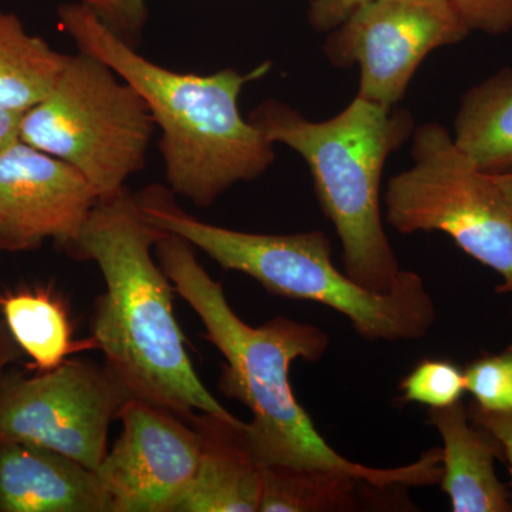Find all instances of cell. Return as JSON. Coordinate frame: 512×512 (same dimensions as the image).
<instances>
[{
    "label": "cell",
    "mask_w": 512,
    "mask_h": 512,
    "mask_svg": "<svg viewBox=\"0 0 512 512\" xmlns=\"http://www.w3.org/2000/svg\"><path fill=\"white\" fill-rule=\"evenodd\" d=\"M154 252L175 292L201 319L204 338L224 356L221 392L251 412L245 437L261 466L339 471L380 488L440 484V448H431L409 466L373 468L343 457L316 430L296 400L289 369L295 360L322 359L328 333L284 316L248 325L229 305L221 282L202 268L190 242L165 231Z\"/></svg>",
    "instance_id": "obj_1"
},
{
    "label": "cell",
    "mask_w": 512,
    "mask_h": 512,
    "mask_svg": "<svg viewBox=\"0 0 512 512\" xmlns=\"http://www.w3.org/2000/svg\"><path fill=\"white\" fill-rule=\"evenodd\" d=\"M164 229L127 187L96 202L66 251L99 266L106 292L92 319L93 348L133 399L187 421L194 413L238 420L195 373L174 315V285L154 259Z\"/></svg>",
    "instance_id": "obj_2"
},
{
    "label": "cell",
    "mask_w": 512,
    "mask_h": 512,
    "mask_svg": "<svg viewBox=\"0 0 512 512\" xmlns=\"http://www.w3.org/2000/svg\"><path fill=\"white\" fill-rule=\"evenodd\" d=\"M57 19L80 52L109 64L146 100L161 130L165 178L175 194L208 208L232 185L261 177L275 163V144L239 110L245 84L271 64L247 74L175 72L137 53L82 2L64 3Z\"/></svg>",
    "instance_id": "obj_3"
},
{
    "label": "cell",
    "mask_w": 512,
    "mask_h": 512,
    "mask_svg": "<svg viewBox=\"0 0 512 512\" xmlns=\"http://www.w3.org/2000/svg\"><path fill=\"white\" fill-rule=\"evenodd\" d=\"M249 121L308 164L320 207L338 232L345 274L367 291H393L406 271L384 231L380 184L387 158L414 133L412 113L356 96L338 116L315 123L265 100Z\"/></svg>",
    "instance_id": "obj_4"
},
{
    "label": "cell",
    "mask_w": 512,
    "mask_h": 512,
    "mask_svg": "<svg viewBox=\"0 0 512 512\" xmlns=\"http://www.w3.org/2000/svg\"><path fill=\"white\" fill-rule=\"evenodd\" d=\"M148 220L201 249L227 271L242 272L265 291L320 303L346 316L363 339L417 340L436 323V303L419 274L406 271L387 293L367 291L332 261L325 232L254 234L202 222L175 204L161 187L137 195Z\"/></svg>",
    "instance_id": "obj_5"
},
{
    "label": "cell",
    "mask_w": 512,
    "mask_h": 512,
    "mask_svg": "<svg viewBox=\"0 0 512 512\" xmlns=\"http://www.w3.org/2000/svg\"><path fill=\"white\" fill-rule=\"evenodd\" d=\"M156 123L146 100L109 64L69 55L53 89L20 121V140L73 165L99 200L143 170Z\"/></svg>",
    "instance_id": "obj_6"
},
{
    "label": "cell",
    "mask_w": 512,
    "mask_h": 512,
    "mask_svg": "<svg viewBox=\"0 0 512 512\" xmlns=\"http://www.w3.org/2000/svg\"><path fill=\"white\" fill-rule=\"evenodd\" d=\"M413 165L390 178L387 222L400 234L439 231L503 276L512 293V218L493 175L478 170L437 123L414 128Z\"/></svg>",
    "instance_id": "obj_7"
},
{
    "label": "cell",
    "mask_w": 512,
    "mask_h": 512,
    "mask_svg": "<svg viewBox=\"0 0 512 512\" xmlns=\"http://www.w3.org/2000/svg\"><path fill=\"white\" fill-rule=\"evenodd\" d=\"M131 399L106 365L67 359L33 376L0 377V443L47 448L96 471L111 421Z\"/></svg>",
    "instance_id": "obj_8"
},
{
    "label": "cell",
    "mask_w": 512,
    "mask_h": 512,
    "mask_svg": "<svg viewBox=\"0 0 512 512\" xmlns=\"http://www.w3.org/2000/svg\"><path fill=\"white\" fill-rule=\"evenodd\" d=\"M470 33L450 0H370L330 32L323 50L333 66H359L357 96L396 107L424 59Z\"/></svg>",
    "instance_id": "obj_9"
},
{
    "label": "cell",
    "mask_w": 512,
    "mask_h": 512,
    "mask_svg": "<svg viewBox=\"0 0 512 512\" xmlns=\"http://www.w3.org/2000/svg\"><path fill=\"white\" fill-rule=\"evenodd\" d=\"M117 419L123 430L96 470L110 512H173L197 470L200 434L181 417L133 397Z\"/></svg>",
    "instance_id": "obj_10"
},
{
    "label": "cell",
    "mask_w": 512,
    "mask_h": 512,
    "mask_svg": "<svg viewBox=\"0 0 512 512\" xmlns=\"http://www.w3.org/2000/svg\"><path fill=\"white\" fill-rule=\"evenodd\" d=\"M96 191L79 170L45 151L15 141L0 150V251L64 248L82 231Z\"/></svg>",
    "instance_id": "obj_11"
},
{
    "label": "cell",
    "mask_w": 512,
    "mask_h": 512,
    "mask_svg": "<svg viewBox=\"0 0 512 512\" xmlns=\"http://www.w3.org/2000/svg\"><path fill=\"white\" fill-rule=\"evenodd\" d=\"M0 512H110L96 471L20 443H0Z\"/></svg>",
    "instance_id": "obj_12"
},
{
    "label": "cell",
    "mask_w": 512,
    "mask_h": 512,
    "mask_svg": "<svg viewBox=\"0 0 512 512\" xmlns=\"http://www.w3.org/2000/svg\"><path fill=\"white\" fill-rule=\"evenodd\" d=\"M188 423L200 434V460L173 512L259 511L264 466L249 448L244 421L194 413Z\"/></svg>",
    "instance_id": "obj_13"
},
{
    "label": "cell",
    "mask_w": 512,
    "mask_h": 512,
    "mask_svg": "<svg viewBox=\"0 0 512 512\" xmlns=\"http://www.w3.org/2000/svg\"><path fill=\"white\" fill-rule=\"evenodd\" d=\"M431 426L439 431L441 488L454 512H507L511 500L495 474V460H504L500 443L471 421L467 406L458 402L429 410Z\"/></svg>",
    "instance_id": "obj_14"
},
{
    "label": "cell",
    "mask_w": 512,
    "mask_h": 512,
    "mask_svg": "<svg viewBox=\"0 0 512 512\" xmlns=\"http://www.w3.org/2000/svg\"><path fill=\"white\" fill-rule=\"evenodd\" d=\"M0 315L36 373L56 369L80 350L94 349L90 338L73 339L66 303L46 286L0 293Z\"/></svg>",
    "instance_id": "obj_15"
},
{
    "label": "cell",
    "mask_w": 512,
    "mask_h": 512,
    "mask_svg": "<svg viewBox=\"0 0 512 512\" xmlns=\"http://www.w3.org/2000/svg\"><path fill=\"white\" fill-rule=\"evenodd\" d=\"M453 140L483 173H511L512 69L500 70L464 94Z\"/></svg>",
    "instance_id": "obj_16"
},
{
    "label": "cell",
    "mask_w": 512,
    "mask_h": 512,
    "mask_svg": "<svg viewBox=\"0 0 512 512\" xmlns=\"http://www.w3.org/2000/svg\"><path fill=\"white\" fill-rule=\"evenodd\" d=\"M69 55L30 35L22 20L0 8V109L25 114L55 86Z\"/></svg>",
    "instance_id": "obj_17"
},
{
    "label": "cell",
    "mask_w": 512,
    "mask_h": 512,
    "mask_svg": "<svg viewBox=\"0 0 512 512\" xmlns=\"http://www.w3.org/2000/svg\"><path fill=\"white\" fill-rule=\"evenodd\" d=\"M369 485L339 471L265 466L259 512L355 511Z\"/></svg>",
    "instance_id": "obj_18"
},
{
    "label": "cell",
    "mask_w": 512,
    "mask_h": 512,
    "mask_svg": "<svg viewBox=\"0 0 512 512\" xmlns=\"http://www.w3.org/2000/svg\"><path fill=\"white\" fill-rule=\"evenodd\" d=\"M466 390V372L446 359L421 360L400 383L404 402L424 404L430 409L461 402Z\"/></svg>",
    "instance_id": "obj_19"
},
{
    "label": "cell",
    "mask_w": 512,
    "mask_h": 512,
    "mask_svg": "<svg viewBox=\"0 0 512 512\" xmlns=\"http://www.w3.org/2000/svg\"><path fill=\"white\" fill-rule=\"evenodd\" d=\"M467 392L485 410H512V348L474 360L466 370Z\"/></svg>",
    "instance_id": "obj_20"
},
{
    "label": "cell",
    "mask_w": 512,
    "mask_h": 512,
    "mask_svg": "<svg viewBox=\"0 0 512 512\" xmlns=\"http://www.w3.org/2000/svg\"><path fill=\"white\" fill-rule=\"evenodd\" d=\"M106 28L136 47L148 20L147 0H80Z\"/></svg>",
    "instance_id": "obj_21"
},
{
    "label": "cell",
    "mask_w": 512,
    "mask_h": 512,
    "mask_svg": "<svg viewBox=\"0 0 512 512\" xmlns=\"http://www.w3.org/2000/svg\"><path fill=\"white\" fill-rule=\"evenodd\" d=\"M471 32L491 36L505 35L512 30V0H450Z\"/></svg>",
    "instance_id": "obj_22"
},
{
    "label": "cell",
    "mask_w": 512,
    "mask_h": 512,
    "mask_svg": "<svg viewBox=\"0 0 512 512\" xmlns=\"http://www.w3.org/2000/svg\"><path fill=\"white\" fill-rule=\"evenodd\" d=\"M467 410L471 421L481 429L487 430L500 443L503 448L504 460L510 464L512 476V410L495 412V410H485L476 403L467 407Z\"/></svg>",
    "instance_id": "obj_23"
},
{
    "label": "cell",
    "mask_w": 512,
    "mask_h": 512,
    "mask_svg": "<svg viewBox=\"0 0 512 512\" xmlns=\"http://www.w3.org/2000/svg\"><path fill=\"white\" fill-rule=\"evenodd\" d=\"M370 0H312L308 20L316 32H332Z\"/></svg>",
    "instance_id": "obj_24"
},
{
    "label": "cell",
    "mask_w": 512,
    "mask_h": 512,
    "mask_svg": "<svg viewBox=\"0 0 512 512\" xmlns=\"http://www.w3.org/2000/svg\"><path fill=\"white\" fill-rule=\"evenodd\" d=\"M22 355V349L19 348L18 343L10 335L8 326L0 315V377L5 375V370L12 363L18 362Z\"/></svg>",
    "instance_id": "obj_25"
},
{
    "label": "cell",
    "mask_w": 512,
    "mask_h": 512,
    "mask_svg": "<svg viewBox=\"0 0 512 512\" xmlns=\"http://www.w3.org/2000/svg\"><path fill=\"white\" fill-rule=\"evenodd\" d=\"M23 114L0 109V150L19 138Z\"/></svg>",
    "instance_id": "obj_26"
},
{
    "label": "cell",
    "mask_w": 512,
    "mask_h": 512,
    "mask_svg": "<svg viewBox=\"0 0 512 512\" xmlns=\"http://www.w3.org/2000/svg\"><path fill=\"white\" fill-rule=\"evenodd\" d=\"M497 187L500 188L503 194L505 204H507L508 211H510L512 218V171L511 173L504 174H491Z\"/></svg>",
    "instance_id": "obj_27"
}]
</instances>
